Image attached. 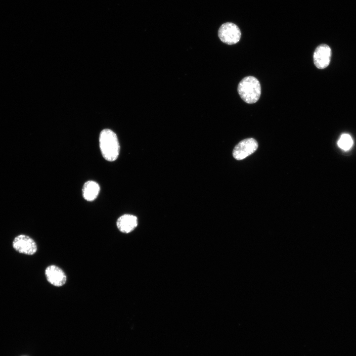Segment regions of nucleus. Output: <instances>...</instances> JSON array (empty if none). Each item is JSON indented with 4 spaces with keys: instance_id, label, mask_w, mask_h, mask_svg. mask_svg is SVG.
<instances>
[{
    "instance_id": "1",
    "label": "nucleus",
    "mask_w": 356,
    "mask_h": 356,
    "mask_svg": "<svg viewBox=\"0 0 356 356\" xmlns=\"http://www.w3.org/2000/svg\"><path fill=\"white\" fill-rule=\"evenodd\" d=\"M99 141L103 158L109 162L115 161L120 152V144L116 134L109 129L103 130L100 134Z\"/></svg>"
},
{
    "instance_id": "2",
    "label": "nucleus",
    "mask_w": 356,
    "mask_h": 356,
    "mask_svg": "<svg viewBox=\"0 0 356 356\" xmlns=\"http://www.w3.org/2000/svg\"><path fill=\"white\" fill-rule=\"evenodd\" d=\"M237 90L241 99L249 104L256 102L261 94L259 80L251 76L245 77L239 82Z\"/></svg>"
},
{
    "instance_id": "3",
    "label": "nucleus",
    "mask_w": 356,
    "mask_h": 356,
    "mask_svg": "<svg viewBox=\"0 0 356 356\" xmlns=\"http://www.w3.org/2000/svg\"><path fill=\"white\" fill-rule=\"evenodd\" d=\"M218 36L222 42L231 45L237 43L241 38V33L238 27L231 22L222 24L218 31Z\"/></svg>"
},
{
    "instance_id": "4",
    "label": "nucleus",
    "mask_w": 356,
    "mask_h": 356,
    "mask_svg": "<svg viewBox=\"0 0 356 356\" xmlns=\"http://www.w3.org/2000/svg\"><path fill=\"white\" fill-rule=\"evenodd\" d=\"M13 248L18 252L33 255L37 251V245L33 239L24 234L15 237L12 242Z\"/></svg>"
},
{
    "instance_id": "5",
    "label": "nucleus",
    "mask_w": 356,
    "mask_h": 356,
    "mask_svg": "<svg viewBox=\"0 0 356 356\" xmlns=\"http://www.w3.org/2000/svg\"><path fill=\"white\" fill-rule=\"evenodd\" d=\"M258 147V142L254 138H245L234 147L232 152L233 157L237 160L244 159L253 153Z\"/></svg>"
},
{
    "instance_id": "6",
    "label": "nucleus",
    "mask_w": 356,
    "mask_h": 356,
    "mask_svg": "<svg viewBox=\"0 0 356 356\" xmlns=\"http://www.w3.org/2000/svg\"><path fill=\"white\" fill-rule=\"evenodd\" d=\"M44 274L47 281L55 287H61L66 283L67 276L65 273L56 265L48 266L45 269Z\"/></svg>"
},
{
    "instance_id": "7",
    "label": "nucleus",
    "mask_w": 356,
    "mask_h": 356,
    "mask_svg": "<svg viewBox=\"0 0 356 356\" xmlns=\"http://www.w3.org/2000/svg\"><path fill=\"white\" fill-rule=\"evenodd\" d=\"M331 50L326 44L319 45L313 53V62L318 69H323L327 67L330 62Z\"/></svg>"
},
{
    "instance_id": "8",
    "label": "nucleus",
    "mask_w": 356,
    "mask_h": 356,
    "mask_svg": "<svg viewBox=\"0 0 356 356\" xmlns=\"http://www.w3.org/2000/svg\"><path fill=\"white\" fill-rule=\"evenodd\" d=\"M138 224L136 216L131 214H124L120 216L116 221V225L119 230L124 233L133 231Z\"/></svg>"
},
{
    "instance_id": "9",
    "label": "nucleus",
    "mask_w": 356,
    "mask_h": 356,
    "mask_svg": "<svg viewBox=\"0 0 356 356\" xmlns=\"http://www.w3.org/2000/svg\"><path fill=\"white\" fill-rule=\"evenodd\" d=\"M99 191V185L94 181L89 180L86 182L83 185V196L86 200L92 201L97 198Z\"/></svg>"
},
{
    "instance_id": "10",
    "label": "nucleus",
    "mask_w": 356,
    "mask_h": 356,
    "mask_svg": "<svg viewBox=\"0 0 356 356\" xmlns=\"http://www.w3.org/2000/svg\"><path fill=\"white\" fill-rule=\"evenodd\" d=\"M353 143L352 137L348 134H342L337 142L338 146L345 151L349 150L352 147Z\"/></svg>"
},
{
    "instance_id": "11",
    "label": "nucleus",
    "mask_w": 356,
    "mask_h": 356,
    "mask_svg": "<svg viewBox=\"0 0 356 356\" xmlns=\"http://www.w3.org/2000/svg\"></svg>"
}]
</instances>
